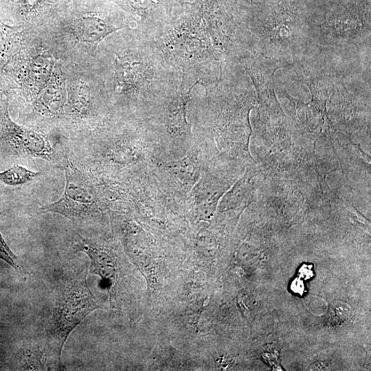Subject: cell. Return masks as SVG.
Segmentation results:
<instances>
[{
  "label": "cell",
  "instance_id": "6da1fadb",
  "mask_svg": "<svg viewBox=\"0 0 371 371\" xmlns=\"http://www.w3.org/2000/svg\"><path fill=\"white\" fill-rule=\"evenodd\" d=\"M101 306L91 293L87 274L67 282L56 300L50 326L51 345L60 360V353L70 333L92 311Z\"/></svg>",
  "mask_w": 371,
  "mask_h": 371
},
{
  "label": "cell",
  "instance_id": "7a4b0ae2",
  "mask_svg": "<svg viewBox=\"0 0 371 371\" xmlns=\"http://www.w3.org/2000/svg\"><path fill=\"white\" fill-rule=\"evenodd\" d=\"M56 155L45 135L14 122L8 102L0 101V161L9 163L30 157L52 161Z\"/></svg>",
  "mask_w": 371,
  "mask_h": 371
},
{
  "label": "cell",
  "instance_id": "3957f363",
  "mask_svg": "<svg viewBox=\"0 0 371 371\" xmlns=\"http://www.w3.org/2000/svg\"><path fill=\"white\" fill-rule=\"evenodd\" d=\"M65 186L56 201L41 207V210L67 217H85L95 207L97 200L93 190L68 168H65Z\"/></svg>",
  "mask_w": 371,
  "mask_h": 371
},
{
  "label": "cell",
  "instance_id": "277c9868",
  "mask_svg": "<svg viewBox=\"0 0 371 371\" xmlns=\"http://www.w3.org/2000/svg\"><path fill=\"white\" fill-rule=\"evenodd\" d=\"M75 249L77 251L85 252L90 258V271L111 282L114 278L115 268L112 258L91 240L78 236L76 238Z\"/></svg>",
  "mask_w": 371,
  "mask_h": 371
},
{
  "label": "cell",
  "instance_id": "5b68a950",
  "mask_svg": "<svg viewBox=\"0 0 371 371\" xmlns=\"http://www.w3.org/2000/svg\"><path fill=\"white\" fill-rule=\"evenodd\" d=\"M119 29L108 25L102 19L92 14L80 17L76 25V31L80 40L95 45Z\"/></svg>",
  "mask_w": 371,
  "mask_h": 371
},
{
  "label": "cell",
  "instance_id": "8992f818",
  "mask_svg": "<svg viewBox=\"0 0 371 371\" xmlns=\"http://www.w3.org/2000/svg\"><path fill=\"white\" fill-rule=\"evenodd\" d=\"M19 43L16 30L0 21V79L4 68L16 52Z\"/></svg>",
  "mask_w": 371,
  "mask_h": 371
},
{
  "label": "cell",
  "instance_id": "52a82bcc",
  "mask_svg": "<svg viewBox=\"0 0 371 371\" xmlns=\"http://www.w3.org/2000/svg\"><path fill=\"white\" fill-rule=\"evenodd\" d=\"M41 175V172L31 170L19 164H13L0 172V184L10 187L23 186Z\"/></svg>",
  "mask_w": 371,
  "mask_h": 371
},
{
  "label": "cell",
  "instance_id": "ba28073f",
  "mask_svg": "<svg viewBox=\"0 0 371 371\" xmlns=\"http://www.w3.org/2000/svg\"><path fill=\"white\" fill-rule=\"evenodd\" d=\"M276 69V67L263 63L258 67V78L252 77V79L259 92L262 91L266 95H274L273 76Z\"/></svg>",
  "mask_w": 371,
  "mask_h": 371
},
{
  "label": "cell",
  "instance_id": "9c48e42d",
  "mask_svg": "<svg viewBox=\"0 0 371 371\" xmlns=\"http://www.w3.org/2000/svg\"><path fill=\"white\" fill-rule=\"evenodd\" d=\"M352 313L350 306L344 302L334 304L329 311L330 320L332 324H339L345 322Z\"/></svg>",
  "mask_w": 371,
  "mask_h": 371
},
{
  "label": "cell",
  "instance_id": "30bf717a",
  "mask_svg": "<svg viewBox=\"0 0 371 371\" xmlns=\"http://www.w3.org/2000/svg\"><path fill=\"white\" fill-rule=\"evenodd\" d=\"M0 259L4 260L15 270L20 273L23 272V269L17 262V257L10 250L5 241L4 240L0 232Z\"/></svg>",
  "mask_w": 371,
  "mask_h": 371
}]
</instances>
